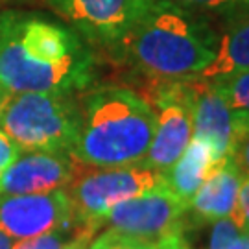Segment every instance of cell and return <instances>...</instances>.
<instances>
[{
  "mask_svg": "<svg viewBox=\"0 0 249 249\" xmlns=\"http://www.w3.org/2000/svg\"><path fill=\"white\" fill-rule=\"evenodd\" d=\"M157 244H159V249H192L190 244L187 242V238H185L183 231L168 234V236L157 240Z\"/></svg>",
  "mask_w": 249,
  "mask_h": 249,
  "instance_id": "obj_23",
  "label": "cell"
},
{
  "mask_svg": "<svg viewBox=\"0 0 249 249\" xmlns=\"http://www.w3.org/2000/svg\"><path fill=\"white\" fill-rule=\"evenodd\" d=\"M166 2L194 11L207 18H220L223 22L249 9V0H166Z\"/></svg>",
  "mask_w": 249,
  "mask_h": 249,
  "instance_id": "obj_17",
  "label": "cell"
},
{
  "mask_svg": "<svg viewBox=\"0 0 249 249\" xmlns=\"http://www.w3.org/2000/svg\"><path fill=\"white\" fill-rule=\"evenodd\" d=\"M155 131L142 164L168 170L192 141V109L187 80H162L151 100Z\"/></svg>",
  "mask_w": 249,
  "mask_h": 249,
  "instance_id": "obj_6",
  "label": "cell"
},
{
  "mask_svg": "<svg viewBox=\"0 0 249 249\" xmlns=\"http://www.w3.org/2000/svg\"><path fill=\"white\" fill-rule=\"evenodd\" d=\"M218 48L211 18L170 4L150 0L113 53L137 71L159 80L199 76Z\"/></svg>",
  "mask_w": 249,
  "mask_h": 249,
  "instance_id": "obj_2",
  "label": "cell"
},
{
  "mask_svg": "<svg viewBox=\"0 0 249 249\" xmlns=\"http://www.w3.org/2000/svg\"><path fill=\"white\" fill-rule=\"evenodd\" d=\"M94 57L72 30L39 17H0V83L9 92H61L89 87Z\"/></svg>",
  "mask_w": 249,
  "mask_h": 249,
  "instance_id": "obj_1",
  "label": "cell"
},
{
  "mask_svg": "<svg viewBox=\"0 0 249 249\" xmlns=\"http://www.w3.org/2000/svg\"><path fill=\"white\" fill-rule=\"evenodd\" d=\"M249 69V9L225 22V30L218 34V48L211 65L199 76L216 80L232 72Z\"/></svg>",
  "mask_w": 249,
  "mask_h": 249,
  "instance_id": "obj_14",
  "label": "cell"
},
{
  "mask_svg": "<svg viewBox=\"0 0 249 249\" xmlns=\"http://www.w3.org/2000/svg\"><path fill=\"white\" fill-rule=\"evenodd\" d=\"M242 236H244V246H246V249H249V231L242 229Z\"/></svg>",
  "mask_w": 249,
  "mask_h": 249,
  "instance_id": "obj_26",
  "label": "cell"
},
{
  "mask_svg": "<svg viewBox=\"0 0 249 249\" xmlns=\"http://www.w3.org/2000/svg\"><path fill=\"white\" fill-rule=\"evenodd\" d=\"M96 231L94 225L72 222L45 234L15 240L11 249H87Z\"/></svg>",
  "mask_w": 249,
  "mask_h": 249,
  "instance_id": "obj_15",
  "label": "cell"
},
{
  "mask_svg": "<svg viewBox=\"0 0 249 249\" xmlns=\"http://www.w3.org/2000/svg\"><path fill=\"white\" fill-rule=\"evenodd\" d=\"M187 213V201L176 196L166 185H160L146 194L115 205L106 214L102 225L129 236L157 242L183 231Z\"/></svg>",
  "mask_w": 249,
  "mask_h": 249,
  "instance_id": "obj_7",
  "label": "cell"
},
{
  "mask_svg": "<svg viewBox=\"0 0 249 249\" xmlns=\"http://www.w3.org/2000/svg\"><path fill=\"white\" fill-rule=\"evenodd\" d=\"M232 214L238 218L242 229L249 231V176H244L240 194H238V205H236V211Z\"/></svg>",
  "mask_w": 249,
  "mask_h": 249,
  "instance_id": "obj_20",
  "label": "cell"
},
{
  "mask_svg": "<svg viewBox=\"0 0 249 249\" xmlns=\"http://www.w3.org/2000/svg\"><path fill=\"white\" fill-rule=\"evenodd\" d=\"M81 166L71 153L20 151L17 159L0 172V197L67 188Z\"/></svg>",
  "mask_w": 249,
  "mask_h": 249,
  "instance_id": "obj_11",
  "label": "cell"
},
{
  "mask_svg": "<svg viewBox=\"0 0 249 249\" xmlns=\"http://www.w3.org/2000/svg\"><path fill=\"white\" fill-rule=\"evenodd\" d=\"M89 41L115 50L150 0H50Z\"/></svg>",
  "mask_w": 249,
  "mask_h": 249,
  "instance_id": "obj_9",
  "label": "cell"
},
{
  "mask_svg": "<svg viewBox=\"0 0 249 249\" xmlns=\"http://www.w3.org/2000/svg\"><path fill=\"white\" fill-rule=\"evenodd\" d=\"M72 222V201L65 188L0 197V231L13 240L45 234Z\"/></svg>",
  "mask_w": 249,
  "mask_h": 249,
  "instance_id": "obj_10",
  "label": "cell"
},
{
  "mask_svg": "<svg viewBox=\"0 0 249 249\" xmlns=\"http://www.w3.org/2000/svg\"><path fill=\"white\" fill-rule=\"evenodd\" d=\"M80 133L71 157L90 168L141 164L155 131L150 102L124 87H104L80 104Z\"/></svg>",
  "mask_w": 249,
  "mask_h": 249,
  "instance_id": "obj_3",
  "label": "cell"
},
{
  "mask_svg": "<svg viewBox=\"0 0 249 249\" xmlns=\"http://www.w3.org/2000/svg\"><path fill=\"white\" fill-rule=\"evenodd\" d=\"M232 113L249 122V69L211 80Z\"/></svg>",
  "mask_w": 249,
  "mask_h": 249,
  "instance_id": "obj_16",
  "label": "cell"
},
{
  "mask_svg": "<svg viewBox=\"0 0 249 249\" xmlns=\"http://www.w3.org/2000/svg\"><path fill=\"white\" fill-rule=\"evenodd\" d=\"M87 249H159V244L107 229L94 240H90Z\"/></svg>",
  "mask_w": 249,
  "mask_h": 249,
  "instance_id": "obj_19",
  "label": "cell"
},
{
  "mask_svg": "<svg viewBox=\"0 0 249 249\" xmlns=\"http://www.w3.org/2000/svg\"><path fill=\"white\" fill-rule=\"evenodd\" d=\"M18 155H20L18 146L0 129V170H4L6 166H9L13 160L17 159Z\"/></svg>",
  "mask_w": 249,
  "mask_h": 249,
  "instance_id": "obj_21",
  "label": "cell"
},
{
  "mask_svg": "<svg viewBox=\"0 0 249 249\" xmlns=\"http://www.w3.org/2000/svg\"><path fill=\"white\" fill-rule=\"evenodd\" d=\"M225 160L227 159H218L207 142L192 139L181 153V157L168 170L162 172L164 185L188 205V199L196 194L205 179Z\"/></svg>",
  "mask_w": 249,
  "mask_h": 249,
  "instance_id": "obj_13",
  "label": "cell"
},
{
  "mask_svg": "<svg viewBox=\"0 0 249 249\" xmlns=\"http://www.w3.org/2000/svg\"><path fill=\"white\" fill-rule=\"evenodd\" d=\"M80 104L61 92H9L0 129L20 151L71 153L80 133Z\"/></svg>",
  "mask_w": 249,
  "mask_h": 249,
  "instance_id": "obj_4",
  "label": "cell"
},
{
  "mask_svg": "<svg viewBox=\"0 0 249 249\" xmlns=\"http://www.w3.org/2000/svg\"><path fill=\"white\" fill-rule=\"evenodd\" d=\"M13 238H9L6 232L0 231V249H11V246H13Z\"/></svg>",
  "mask_w": 249,
  "mask_h": 249,
  "instance_id": "obj_24",
  "label": "cell"
},
{
  "mask_svg": "<svg viewBox=\"0 0 249 249\" xmlns=\"http://www.w3.org/2000/svg\"><path fill=\"white\" fill-rule=\"evenodd\" d=\"M87 168L81 166L78 176L65 190L72 201L74 220L98 229L106 214L115 205L164 185L162 172L142 162L113 168Z\"/></svg>",
  "mask_w": 249,
  "mask_h": 249,
  "instance_id": "obj_5",
  "label": "cell"
},
{
  "mask_svg": "<svg viewBox=\"0 0 249 249\" xmlns=\"http://www.w3.org/2000/svg\"><path fill=\"white\" fill-rule=\"evenodd\" d=\"M207 249H246L244 236H242V225L234 214L213 222Z\"/></svg>",
  "mask_w": 249,
  "mask_h": 249,
  "instance_id": "obj_18",
  "label": "cell"
},
{
  "mask_svg": "<svg viewBox=\"0 0 249 249\" xmlns=\"http://www.w3.org/2000/svg\"><path fill=\"white\" fill-rule=\"evenodd\" d=\"M231 159L234 160V164L240 168L244 176H249V131L242 137L240 142L236 144Z\"/></svg>",
  "mask_w": 249,
  "mask_h": 249,
  "instance_id": "obj_22",
  "label": "cell"
},
{
  "mask_svg": "<svg viewBox=\"0 0 249 249\" xmlns=\"http://www.w3.org/2000/svg\"><path fill=\"white\" fill-rule=\"evenodd\" d=\"M244 174L227 159L214 170L205 183L196 190V194L188 199V213L199 222H216L225 216H231L238 205Z\"/></svg>",
  "mask_w": 249,
  "mask_h": 249,
  "instance_id": "obj_12",
  "label": "cell"
},
{
  "mask_svg": "<svg viewBox=\"0 0 249 249\" xmlns=\"http://www.w3.org/2000/svg\"><path fill=\"white\" fill-rule=\"evenodd\" d=\"M185 80L190 92L192 139L209 144L218 159H231L236 144L249 131V122L232 113L211 80L201 76Z\"/></svg>",
  "mask_w": 249,
  "mask_h": 249,
  "instance_id": "obj_8",
  "label": "cell"
},
{
  "mask_svg": "<svg viewBox=\"0 0 249 249\" xmlns=\"http://www.w3.org/2000/svg\"><path fill=\"white\" fill-rule=\"evenodd\" d=\"M8 96H9V90L6 89L2 83H0V107H2V104L6 102V98H8Z\"/></svg>",
  "mask_w": 249,
  "mask_h": 249,
  "instance_id": "obj_25",
  "label": "cell"
}]
</instances>
